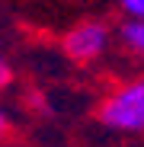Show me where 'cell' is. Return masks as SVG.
Masks as SVG:
<instances>
[{"label":"cell","mask_w":144,"mask_h":147,"mask_svg":"<svg viewBox=\"0 0 144 147\" xmlns=\"http://www.w3.org/2000/svg\"><path fill=\"white\" fill-rule=\"evenodd\" d=\"M96 118L115 134H144V77L115 86L99 102Z\"/></svg>","instance_id":"obj_1"},{"label":"cell","mask_w":144,"mask_h":147,"mask_svg":"<svg viewBox=\"0 0 144 147\" xmlns=\"http://www.w3.org/2000/svg\"><path fill=\"white\" fill-rule=\"evenodd\" d=\"M64 55L77 64H93L99 61L109 45H112V32L106 22H96V19H87V22H77L74 29L64 35Z\"/></svg>","instance_id":"obj_2"},{"label":"cell","mask_w":144,"mask_h":147,"mask_svg":"<svg viewBox=\"0 0 144 147\" xmlns=\"http://www.w3.org/2000/svg\"><path fill=\"white\" fill-rule=\"evenodd\" d=\"M118 42H122L131 55L144 58V19H125L118 26Z\"/></svg>","instance_id":"obj_3"},{"label":"cell","mask_w":144,"mask_h":147,"mask_svg":"<svg viewBox=\"0 0 144 147\" xmlns=\"http://www.w3.org/2000/svg\"><path fill=\"white\" fill-rule=\"evenodd\" d=\"M118 10L125 19H144V0H118Z\"/></svg>","instance_id":"obj_4"},{"label":"cell","mask_w":144,"mask_h":147,"mask_svg":"<svg viewBox=\"0 0 144 147\" xmlns=\"http://www.w3.org/2000/svg\"><path fill=\"white\" fill-rule=\"evenodd\" d=\"M13 83V67H10V61L0 55V90H7Z\"/></svg>","instance_id":"obj_5"},{"label":"cell","mask_w":144,"mask_h":147,"mask_svg":"<svg viewBox=\"0 0 144 147\" xmlns=\"http://www.w3.org/2000/svg\"><path fill=\"white\" fill-rule=\"evenodd\" d=\"M10 128H13V121H10V112L0 106V141H3L7 134H10Z\"/></svg>","instance_id":"obj_6"},{"label":"cell","mask_w":144,"mask_h":147,"mask_svg":"<svg viewBox=\"0 0 144 147\" xmlns=\"http://www.w3.org/2000/svg\"><path fill=\"white\" fill-rule=\"evenodd\" d=\"M0 147H10V144H0Z\"/></svg>","instance_id":"obj_7"}]
</instances>
